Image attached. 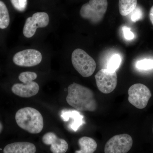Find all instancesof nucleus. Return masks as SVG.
I'll return each instance as SVG.
<instances>
[{
  "mask_svg": "<svg viewBox=\"0 0 153 153\" xmlns=\"http://www.w3.org/2000/svg\"><path fill=\"white\" fill-rule=\"evenodd\" d=\"M66 100L67 103L79 111H94L97 103L91 89L73 82L68 86Z\"/></svg>",
  "mask_w": 153,
  "mask_h": 153,
  "instance_id": "nucleus-1",
  "label": "nucleus"
},
{
  "mask_svg": "<svg viewBox=\"0 0 153 153\" xmlns=\"http://www.w3.org/2000/svg\"><path fill=\"white\" fill-rule=\"evenodd\" d=\"M15 119L19 127L30 134H39L44 128L42 114L33 108L25 107L19 109L16 113Z\"/></svg>",
  "mask_w": 153,
  "mask_h": 153,
  "instance_id": "nucleus-2",
  "label": "nucleus"
},
{
  "mask_svg": "<svg viewBox=\"0 0 153 153\" xmlns=\"http://www.w3.org/2000/svg\"><path fill=\"white\" fill-rule=\"evenodd\" d=\"M108 5L107 0H90L81 7L80 16L89 20L92 24H98L104 18Z\"/></svg>",
  "mask_w": 153,
  "mask_h": 153,
  "instance_id": "nucleus-3",
  "label": "nucleus"
},
{
  "mask_svg": "<svg viewBox=\"0 0 153 153\" xmlns=\"http://www.w3.org/2000/svg\"><path fill=\"white\" fill-rule=\"evenodd\" d=\"M71 59L75 70L83 77H89L95 71V60L82 49H75L71 54Z\"/></svg>",
  "mask_w": 153,
  "mask_h": 153,
  "instance_id": "nucleus-4",
  "label": "nucleus"
},
{
  "mask_svg": "<svg viewBox=\"0 0 153 153\" xmlns=\"http://www.w3.org/2000/svg\"><path fill=\"white\" fill-rule=\"evenodd\" d=\"M129 102L138 109H143L147 105L152 93L146 85L136 83L132 85L128 90Z\"/></svg>",
  "mask_w": 153,
  "mask_h": 153,
  "instance_id": "nucleus-5",
  "label": "nucleus"
},
{
  "mask_svg": "<svg viewBox=\"0 0 153 153\" xmlns=\"http://www.w3.org/2000/svg\"><path fill=\"white\" fill-rule=\"evenodd\" d=\"M133 145L131 137L128 134L117 135L110 139L105 144V153H127Z\"/></svg>",
  "mask_w": 153,
  "mask_h": 153,
  "instance_id": "nucleus-6",
  "label": "nucleus"
},
{
  "mask_svg": "<svg viewBox=\"0 0 153 153\" xmlns=\"http://www.w3.org/2000/svg\"><path fill=\"white\" fill-rule=\"evenodd\" d=\"M95 78L98 89L103 93H111L117 85V76L116 71L103 68L95 74Z\"/></svg>",
  "mask_w": 153,
  "mask_h": 153,
  "instance_id": "nucleus-7",
  "label": "nucleus"
},
{
  "mask_svg": "<svg viewBox=\"0 0 153 153\" xmlns=\"http://www.w3.org/2000/svg\"><path fill=\"white\" fill-rule=\"evenodd\" d=\"M49 16L47 13H35L26 20L23 28L24 36L27 38H32L35 35L38 28L46 27L49 25Z\"/></svg>",
  "mask_w": 153,
  "mask_h": 153,
  "instance_id": "nucleus-8",
  "label": "nucleus"
},
{
  "mask_svg": "<svg viewBox=\"0 0 153 153\" xmlns=\"http://www.w3.org/2000/svg\"><path fill=\"white\" fill-rule=\"evenodd\" d=\"M42 55L38 50L27 49L17 52L13 57V61L17 66L32 67L41 63Z\"/></svg>",
  "mask_w": 153,
  "mask_h": 153,
  "instance_id": "nucleus-9",
  "label": "nucleus"
},
{
  "mask_svg": "<svg viewBox=\"0 0 153 153\" xmlns=\"http://www.w3.org/2000/svg\"><path fill=\"white\" fill-rule=\"evenodd\" d=\"M44 144L50 145L52 153H65L68 150V143L63 139L59 138L56 134L52 132L47 133L42 137Z\"/></svg>",
  "mask_w": 153,
  "mask_h": 153,
  "instance_id": "nucleus-10",
  "label": "nucleus"
},
{
  "mask_svg": "<svg viewBox=\"0 0 153 153\" xmlns=\"http://www.w3.org/2000/svg\"><path fill=\"white\" fill-rule=\"evenodd\" d=\"M40 87L38 83L32 81L27 83H16L13 85L11 90L16 95L28 98L36 95Z\"/></svg>",
  "mask_w": 153,
  "mask_h": 153,
  "instance_id": "nucleus-11",
  "label": "nucleus"
},
{
  "mask_svg": "<svg viewBox=\"0 0 153 153\" xmlns=\"http://www.w3.org/2000/svg\"><path fill=\"white\" fill-rule=\"evenodd\" d=\"M36 152L35 145L26 142L9 144L3 150V153H36Z\"/></svg>",
  "mask_w": 153,
  "mask_h": 153,
  "instance_id": "nucleus-12",
  "label": "nucleus"
},
{
  "mask_svg": "<svg viewBox=\"0 0 153 153\" xmlns=\"http://www.w3.org/2000/svg\"><path fill=\"white\" fill-rule=\"evenodd\" d=\"M80 149L75 153H94L97 149V145L95 140L88 137H82L78 141Z\"/></svg>",
  "mask_w": 153,
  "mask_h": 153,
  "instance_id": "nucleus-13",
  "label": "nucleus"
},
{
  "mask_svg": "<svg viewBox=\"0 0 153 153\" xmlns=\"http://www.w3.org/2000/svg\"><path fill=\"white\" fill-rule=\"evenodd\" d=\"M137 0H119V10L122 16H126L137 7Z\"/></svg>",
  "mask_w": 153,
  "mask_h": 153,
  "instance_id": "nucleus-14",
  "label": "nucleus"
},
{
  "mask_svg": "<svg viewBox=\"0 0 153 153\" xmlns=\"http://www.w3.org/2000/svg\"><path fill=\"white\" fill-rule=\"evenodd\" d=\"M10 23V15L7 8L4 3L0 1V28L6 29Z\"/></svg>",
  "mask_w": 153,
  "mask_h": 153,
  "instance_id": "nucleus-15",
  "label": "nucleus"
},
{
  "mask_svg": "<svg viewBox=\"0 0 153 153\" xmlns=\"http://www.w3.org/2000/svg\"><path fill=\"white\" fill-rule=\"evenodd\" d=\"M121 61V58L120 55L118 54L114 55L108 63L107 69L110 71H116L120 66Z\"/></svg>",
  "mask_w": 153,
  "mask_h": 153,
  "instance_id": "nucleus-16",
  "label": "nucleus"
},
{
  "mask_svg": "<svg viewBox=\"0 0 153 153\" xmlns=\"http://www.w3.org/2000/svg\"><path fill=\"white\" fill-rule=\"evenodd\" d=\"M38 77L37 74L31 71H25L19 74V80L24 83H27L34 81Z\"/></svg>",
  "mask_w": 153,
  "mask_h": 153,
  "instance_id": "nucleus-17",
  "label": "nucleus"
},
{
  "mask_svg": "<svg viewBox=\"0 0 153 153\" xmlns=\"http://www.w3.org/2000/svg\"><path fill=\"white\" fill-rule=\"evenodd\" d=\"M137 68L140 70H149L153 68V60L143 59L139 60L136 63Z\"/></svg>",
  "mask_w": 153,
  "mask_h": 153,
  "instance_id": "nucleus-18",
  "label": "nucleus"
},
{
  "mask_svg": "<svg viewBox=\"0 0 153 153\" xmlns=\"http://www.w3.org/2000/svg\"><path fill=\"white\" fill-rule=\"evenodd\" d=\"M10 1L15 9L19 12H24L27 8V0H10Z\"/></svg>",
  "mask_w": 153,
  "mask_h": 153,
  "instance_id": "nucleus-19",
  "label": "nucleus"
},
{
  "mask_svg": "<svg viewBox=\"0 0 153 153\" xmlns=\"http://www.w3.org/2000/svg\"><path fill=\"white\" fill-rule=\"evenodd\" d=\"M131 16V20L134 22L139 21L142 17L143 13L139 7L136 8L133 11Z\"/></svg>",
  "mask_w": 153,
  "mask_h": 153,
  "instance_id": "nucleus-20",
  "label": "nucleus"
},
{
  "mask_svg": "<svg viewBox=\"0 0 153 153\" xmlns=\"http://www.w3.org/2000/svg\"><path fill=\"white\" fill-rule=\"evenodd\" d=\"M123 32L124 36L126 40H132L134 37L133 33L131 31L130 28L124 27L123 28Z\"/></svg>",
  "mask_w": 153,
  "mask_h": 153,
  "instance_id": "nucleus-21",
  "label": "nucleus"
},
{
  "mask_svg": "<svg viewBox=\"0 0 153 153\" xmlns=\"http://www.w3.org/2000/svg\"><path fill=\"white\" fill-rule=\"evenodd\" d=\"M149 18L151 22L153 25V6L151 8L150 11L149 13Z\"/></svg>",
  "mask_w": 153,
  "mask_h": 153,
  "instance_id": "nucleus-22",
  "label": "nucleus"
},
{
  "mask_svg": "<svg viewBox=\"0 0 153 153\" xmlns=\"http://www.w3.org/2000/svg\"><path fill=\"white\" fill-rule=\"evenodd\" d=\"M3 128H4V126H3V124L0 121V134L2 131Z\"/></svg>",
  "mask_w": 153,
  "mask_h": 153,
  "instance_id": "nucleus-23",
  "label": "nucleus"
},
{
  "mask_svg": "<svg viewBox=\"0 0 153 153\" xmlns=\"http://www.w3.org/2000/svg\"></svg>",
  "mask_w": 153,
  "mask_h": 153,
  "instance_id": "nucleus-24",
  "label": "nucleus"
}]
</instances>
